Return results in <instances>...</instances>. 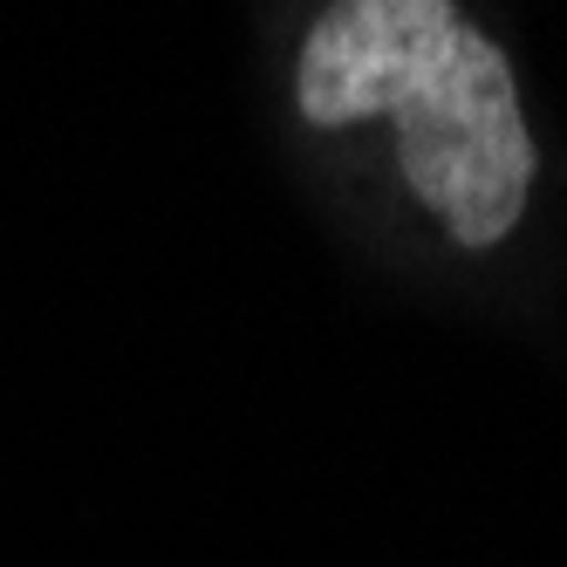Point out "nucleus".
Listing matches in <instances>:
<instances>
[{
	"instance_id": "nucleus-1",
	"label": "nucleus",
	"mask_w": 567,
	"mask_h": 567,
	"mask_svg": "<svg viewBox=\"0 0 567 567\" xmlns=\"http://www.w3.org/2000/svg\"><path fill=\"white\" fill-rule=\"evenodd\" d=\"M301 116L396 124V165L458 247H499L534 192L513 69L458 0H329L301 42Z\"/></svg>"
}]
</instances>
